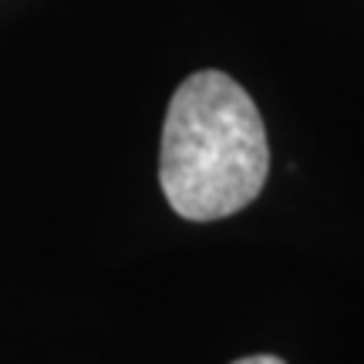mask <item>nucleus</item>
Returning <instances> with one entry per match:
<instances>
[{
    "label": "nucleus",
    "mask_w": 364,
    "mask_h": 364,
    "mask_svg": "<svg viewBox=\"0 0 364 364\" xmlns=\"http://www.w3.org/2000/svg\"><path fill=\"white\" fill-rule=\"evenodd\" d=\"M270 172L267 129L243 85L196 71L176 88L162 125L159 182L182 220L209 223L247 209Z\"/></svg>",
    "instance_id": "1"
},
{
    "label": "nucleus",
    "mask_w": 364,
    "mask_h": 364,
    "mask_svg": "<svg viewBox=\"0 0 364 364\" xmlns=\"http://www.w3.org/2000/svg\"><path fill=\"white\" fill-rule=\"evenodd\" d=\"M233 364H287V361L273 358V354H253V358H240V361H233Z\"/></svg>",
    "instance_id": "2"
}]
</instances>
